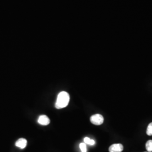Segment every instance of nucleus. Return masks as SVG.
Returning <instances> with one entry per match:
<instances>
[{
    "label": "nucleus",
    "mask_w": 152,
    "mask_h": 152,
    "mask_svg": "<svg viewBox=\"0 0 152 152\" xmlns=\"http://www.w3.org/2000/svg\"><path fill=\"white\" fill-rule=\"evenodd\" d=\"M69 95L65 91L60 92L58 95L57 100L55 103V108L61 109L66 107L69 102Z\"/></svg>",
    "instance_id": "nucleus-1"
},
{
    "label": "nucleus",
    "mask_w": 152,
    "mask_h": 152,
    "mask_svg": "<svg viewBox=\"0 0 152 152\" xmlns=\"http://www.w3.org/2000/svg\"><path fill=\"white\" fill-rule=\"evenodd\" d=\"M90 121L92 124L95 125H101L104 122V118L102 115L99 114H94L90 118Z\"/></svg>",
    "instance_id": "nucleus-2"
},
{
    "label": "nucleus",
    "mask_w": 152,
    "mask_h": 152,
    "mask_svg": "<svg viewBox=\"0 0 152 152\" xmlns=\"http://www.w3.org/2000/svg\"><path fill=\"white\" fill-rule=\"evenodd\" d=\"M124 150V147L121 144H114L109 148V152H122Z\"/></svg>",
    "instance_id": "nucleus-3"
},
{
    "label": "nucleus",
    "mask_w": 152,
    "mask_h": 152,
    "mask_svg": "<svg viewBox=\"0 0 152 152\" xmlns=\"http://www.w3.org/2000/svg\"><path fill=\"white\" fill-rule=\"evenodd\" d=\"M38 124L40 125L46 126L49 125L50 122V121L49 120V117L45 115H40L38 118Z\"/></svg>",
    "instance_id": "nucleus-4"
},
{
    "label": "nucleus",
    "mask_w": 152,
    "mask_h": 152,
    "mask_svg": "<svg viewBox=\"0 0 152 152\" xmlns=\"http://www.w3.org/2000/svg\"><path fill=\"white\" fill-rule=\"evenodd\" d=\"M27 144V141L26 139L24 138H20L18 139L16 142L15 145L16 147L20 148V149H24L25 148Z\"/></svg>",
    "instance_id": "nucleus-5"
},
{
    "label": "nucleus",
    "mask_w": 152,
    "mask_h": 152,
    "mask_svg": "<svg viewBox=\"0 0 152 152\" xmlns=\"http://www.w3.org/2000/svg\"><path fill=\"white\" fill-rule=\"evenodd\" d=\"M84 142L85 144H87L90 145H93L95 144V141L94 140L90 139L89 137H86L84 138Z\"/></svg>",
    "instance_id": "nucleus-6"
},
{
    "label": "nucleus",
    "mask_w": 152,
    "mask_h": 152,
    "mask_svg": "<svg viewBox=\"0 0 152 152\" xmlns=\"http://www.w3.org/2000/svg\"><path fill=\"white\" fill-rule=\"evenodd\" d=\"M146 149H147L148 152H152V140H150L147 141L146 143Z\"/></svg>",
    "instance_id": "nucleus-7"
},
{
    "label": "nucleus",
    "mask_w": 152,
    "mask_h": 152,
    "mask_svg": "<svg viewBox=\"0 0 152 152\" xmlns=\"http://www.w3.org/2000/svg\"><path fill=\"white\" fill-rule=\"evenodd\" d=\"M147 134L149 136L152 135V122L150 123L148 126L147 130Z\"/></svg>",
    "instance_id": "nucleus-8"
},
{
    "label": "nucleus",
    "mask_w": 152,
    "mask_h": 152,
    "mask_svg": "<svg viewBox=\"0 0 152 152\" xmlns=\"http://www.w3.org/2000/svg\"><path fill=\"white\" fill-rule=\"evenodd\" d=\"M80 148L82 152H87V148L85 143H81L80 144Z\"/></svg>",
    "instance_id": "nucleus-9"
}]
</instances>
